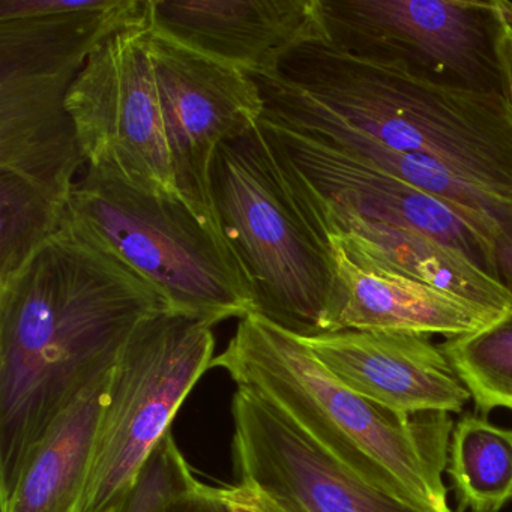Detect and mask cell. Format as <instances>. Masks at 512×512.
Listing matches in <instances>:
<instances>
[{
	"label": "cell",
	"instance_id": "cell-1",
	"mask_svg": "<svg viewBox=\"0 0 512 512\" xmlns=\"http://www.w3.org/2000/svg\"><path fill=\"white\" fill-rule=\"evenodd\" d=\"M163 308L152 284L67 220L0 283V499L50 425Z\"/></svg>",
	"mask_w": 512,
	"mask_h": 512
},
{
	"label": "cell",
	"instance_id": "cell-2",
	"mask_svg": "<svg viewBox=\"0 0 512 512\" xmlns=\"http://www.w3.org/2000/svg\"><path fill=\"white\" fill-rule=\"evenodd\" d=\"M266 118L305 134L349 131L427 155L512 199V109L499 94L446 88L326 43L293 49L254 79Z\"/></svg>",
	"mask_w": 512,
	"mask_h": 512
},
{
	"label": "cell",
	"instance_id": "cell-3",
	"mask_svg": "<svg viewBox=\"0 0 512 512\" xmlns=\"http://www.w3.org/2000/svg\"><path fill=\"white\" fill-rule=\"evenodd\" d=\"M214 367L281 410L368 484L422 512H455L443 481L451 413L404 416L367 400L301 337L256 313L239 319Z\"/></svg>",
	"mask_w": 512,
	"mask_h": 512
},
{
	"label": "cell",
	"instance_id": "cell-4",
	"mask_svg": "<svg viewBox=\"0 0 512 512\" xmlns=\"http://www.w3.org/2000/svg\"><path fill=\"white\" fill-rule=\"evenodd\" d=\"M211 184L256 314L298 337L326 334L335 268L322 202L265 119L220 145Z\"/></svg>",
	"mask_w": 512,
	"mask_h": 512
},
{
	"label": "cell",
	"instance_id": "cell-5",
	"mask_svg": "<svg viewBox=\"0 0 512 512\" xmlns=\"http://www.w3.org/2000/svg\"><path fill=\"white\" fill-rule=\"evenodd\" d=\"M67 221L155 287L167 307L217 325L256 313L250 278L223 233L176 194L89 166Z\"/></svg>",
	"mask_w": 512,
	"mask_h": 512
},
{
	"label": "cell",
	"instance_id": "cell-6",
	"mask_svg": "<svg viewBox=\"0 0 512 512\" xmlns=\"http://www.w3.org/2000/svg\"><path fill=\"white\" fill-rule=\"evenodd\" d=\"M214 350L212 325L170 308L137 326L110 374L82 512H107L134 487Z\"/></svg>",
	"mask_w": 512,
	"mask_h": 512
},
{
	"label": "cell",
	"instance_id": "cell-7",
	"mask_svg": "<svg viewBox=\"0 0 512 512\" xmlns=\"http://www.w3.org/2000/svg\"><path fill=\"white\" fill-rule=\"evenodd\" d=\"M325 43L464 91L506 97L503 0H319Z\"/></svg>",
	"mask_w": 512,
	"mask_h": 512
},
{
	"label": "cell",
	"instance_id": "cell-8",
	"mask_svg": "<svg viewBox=\"0 0 512 512\" xmlns=\"http://www.w3.org/2000/svg\"><path fill=\"white\" fill-rule=\"evenodd\" d=\"M149 34L145 23L104 40L71 86L67 109L89 166L109 167L154 193L181 196Z\"/></svg>",
	"mask_w": 512,
	"mask_h": 512
},
{
	"label": "cell",
	"instance_id": "cell-9",
	"mask_svg": "<svg viewBox=\"0 0 512 512\" xmlns=\"http://www.w3.org/2000/svg\"><path fill=\"white\" fill-rule=\"evenodd\" d=\"M91 52L50 35L0 41V169L71 197L86 163L67 95Z\"/></svg>",
	"mask_w": 512,
	"mask_h": 512
},
{
	"label": "cell",
	"instance_id": "cell-10",
	"mask_svg": "<svg viewBox=\"0 0 512 512\" xmlns=\"http://www.w3.org/2000/svg\"><path fill=\"white\" fill-rule=\"evenodd\" d=\"M149 52L176 187L194 212L221 232L212 200V164L220 145L244 136L263 118L259 86L242 71L193 52L152 28Z\"/></svg>",
	"mask_w": 512,
	"mask_h": 512
},
{
	"label": "cell",
	"instance_id": "cell-11",
	"mask_svg": "<svg viewBox=\"0 0 512 512\" xmlns=\"http://www.w3.org/2000/svg\"><path fill=\"white\" fill-rule=\"evenodd\" d=\"M232 416L236 482L254 485L290 511L422 512L368 484L256 392L236 386Z\"/></svg>",
	"mask_w": 512,
	"mask_h": 512
},
{
	"label": "cell",
	"instance_id": "cell-12",
	"mask_svg": "<svg viewBox=\"0 0 512 512\" xmlns=\"http://www.w3.org/2000/svg\"><path fill=\"white\" fill-rule=\"evenodd\" d=\"M263 119L319 194L325 212L355 215L427 233L461 251L482 271L500 281L496 241L454 209L374 164L265 115Z\"/></svg>",
	"mask_w": 512,
	"mask_h": 512
},
{
	"label": "cell",
	"instance_id": "cell-13",
	"mask_svg": "<svg viewBox=\"0 0 512 512\" xmlns=\"http://www.w3.org/2000/svg\"><path fill=\"white\" fill-rule=\"evenodd\" d=\"M329 242L335 290L326 334L382 331L454 338L481 331L505 314L395 268L353 233H331Z\"/></svg>",
	"mask_w": 512,
	"mask_h": 512
},
{
	"label": "cell",
	"instance_id": "cell-14",
	"mask_svg": "<svg viewBox=\"0 0 512 512\" xmlns=\"http://www.w3.org/2000/svg\"><path fill=\"white\" fill-rule=\"evenodd\" d=\"M149 25L253 79L274 76L296 47L325 43L319 0H151Z\"/></svg>",
	"mask_w": 512,
	"mask_h": 512
},
{
	"label": "cell",
	"instance_id": "cell-15",
	"mask_svg": "<svg viewBox=\"0 0 512 512\" xmlns=\"http://www.w3.org/2000/svg\"><path fill=\"white\" fill-rule=\"evenodd\" d=\"M302 340L347 388L391 412L460 415L472 400L430 335L338 331Z\"/></svg>",
	"mask_w": 512,
	"mask_h": 512
},
{
	"label": "cell",
	"instance_id": "cell-16",
	"mask_svg": "<svg viewBox=\"0 0 512 512\" xmlns=\"http://www.w3.org/2000/svg\"><path fill=\"white\" fill-rule=\"evenodd\" d=\"M110 371L92 383L29 452L0 512H82Z\"/></svg>",
	"mask_w": 512,
	"mask_h": 512
},
{
	"label": "cell",
	"instance_id": "cell-17",
	"mask_svg": "<svg viewBox=\"0 0 512 512\" xmlns=\"http://www.w3.org/2000/svg\"><path fill=\"white\" fill-rule=\"evenodd\" d=\"M323 214L329 235L353 233L368 250L436 289L454 293L499 313L511 310L512 293L506 286L445 242L409 227L365 220L355 215H332L325 209Z\"/></svg>",
	"mask_w": 512,
	"mask_h": 512
},
{
	"label": "cell",
	"instance_id": "cell-18",
	"mask_svg": "<svg viewBox=\"0 0 512 512\" xmlns=\"http://www.w3.org/2000/svg\"><path fill=\"white\" fill-rule=\"evenodd\" d=\"M446 473L460 508L502 511L512 502V428L484 416H461L452 431Z\"/></svg>",
	"mask_w": 512,
	"mask_h": 512
},
{
	"label": "cell",
	"instance_id": "cell-19",
	"mask_svg": "<svg viewBox=\"0 0 512 512\" xmlns=\"http://www.w3.org/2000/svg\"><path fill=\"white\" fill-rule=\"evenodd\" d=\"M70 197L20 173L0 169V283L64 227Z\"/></svg>",
	"mask_w": 512,
	"mask_h": 512
},
{
	"label": "cell",
	"instance_id": "cell-20",
	"mask_svg": "<svg viewBox=\"0 0 512 512\" xmlns=\"http://www.w3.org/2000/svg\"><path fill=\"white\" fill-rule=\"evenodd\" d=\"M440 346L479 412L512 410V308L493 325Z\"/></svg>",
	"mask_w": 512,
	"mask_h": 512
},
{
	"label": "cell",
	"instance_id": "cell-21",
	"mask_svg": "<svg viewBox=\"0 0 512 512\" xmlns=\"http://www.w3.org/2000/svg\"><path fill=\"white\" fill-rule=\"evenodd\" d=\"M196 481L193 469L169 433L149 458L134 487L107 512H169Z\"/></svg>",
	"mask_w": 512,
	"mask_h": 512
},
{
	"label": "cell",
	"instance_id": "cell-22",
	"mask_svg": "<svg viewBox=\"0 0 512 512\" xmlns=\"http://www.w3.org/2000/svg\"><path fill=\"white\" fill-rule=\"evenodd\" d=\"M214 493L227 512H292L274 497L247 482L214 487Z\"/></svg>",
	"mask_w": 512,
	"mask_h": 512
},
{
	"label": "cell",
	"instance_id": "cell-23",
	"mask_svg": "<svg viewBox=\"0 0 512 512\" xmlns=\"http://www.w3.org/2000/svg\"><path fill=\"white\" fill-rule=\"evenodd\" d=\"M169 512H227L223 503L215 496L212 485L197 479L190 491L179 497Z\"/></svg>",
	"mask_w": 512,
	"mask_h": 512
},
{
	"label": "cell",
	"instance_id": "cell-24",
	"mask_svg": "<svg viewBox=\"0 0 512 512\" xmlns=\"http://www.w3.org/2000/svg\"><path fill=\"white\" fill-rule=\"evenodd\" d=\"M506 19H508V16H506ZM502 64L503 73H505L506 98H508L512 109V23L509 22V19L502 41Z\"/></svg>",
	"mask_w": 512,
	"mask_h": 512
},
{
	"label": "cell",
	"instance_id": "cell-25",
	"mask_svg": "<svg viewBox=\"0 0 512 512\" xmlns=\"http://www.w3.org/2000/svg\"><path fill=\"white\" fill-rule=\"evenodd\" d=\"M503 5H505L506 16H508L509 22L512 23V2L503 0Z\"/></svg>",
	"mask_w": 512,
	"mask_h": 512
}]
</instances>
